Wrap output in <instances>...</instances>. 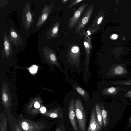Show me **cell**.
I'll return each instance as SVG.
<instances>
[{
  "mask_svg": "<svg viewBox=\"0 0 131 131\" xmlns=\"http://www.w3.org/2000/svg\"><path fill=\"white\" fill-rule=\"evenodd\" d=\"M16 10L20 29L23 35L27 39L31 33L34 24V13L31 12L30 2H27Z\"/></svg>",
  "mask_w": 131,
  "mask_h": 131,
  "instance_id": "obj_1",
  "label": "cell"
},
{
  "mask_svg": "<svg viewBox=\"0 0 131 131\" xmlns=\"http://www.w3.org/2000/svg\"><path fill=\"white\" fill-rule=\"evenodd\" d=\"M54 3L48 4H41V8L39 12H35L34 16L33 25L31 33L38 31L44 27L48 20V17L54 7Z\"/></svg>",
  "mask_w": 131,
  "mask_h": 131,
  "instance_id": "obj_2",
  "label": "cell"
},
{
  "mask_svg": "<svg viewBox=\"0 0 131 131\" xmlns=\"http://www.w3.org/2000/svg\"><path fill=\"white\" fill-rule=\"evenodd\" d=\"M5 25L4 31L8 34L7 35L13 45L16 48L25 46L26 38L16 28L13 21L8 20Z\"/></svg>",
  "mask_w": 131,
  "mask_h": 131,
  "instance_id": "obj_3",
  "label": "cell"
},
{
  "mask_svg": "<svg viewBox=\"0 0 131 131\" xmlns=\"http://www.w3.org/2000/svg\"><path fill=\"white\" fill-rule=\"evenodd\" d=\"M94 6V3L90 5L74 27V32L76 34L79 33L80 38H82L85 34L86 31L85 27L89 21L93 11Z\"/></svg>",
  "mask_w": 131,
  "mask_h": 131,
  "instance_id": "obj_4",
  "label": "cell"
},
{
  "mask_svg": "<svg viewBox=\"0 0 131 131\" xmlns=\"http://www.w3.org/2000/svg\"><path fill=\"white\" fill-rule=\"evenodd\" d=\"M75 110L79 131H85V112L82 102L80 99H77L75 101Z\"/></svg>",
  "mask_w": 131,
  "mask_h": 131,
  "instance_id": "obj_5",
  "label": "cell"
},
{
  "mask_svg": "<svg viewBox=\"0 0 131 131\" xmlns=\"http://www.w3.org/2000/svg\"><path fill=\"white\" fill-rule=\"evenodd\" d=\"M18 126L24 131H41L46 125L41 122H35L23 119L18 123Z\"/></svg>",
  "mask_w": 131,
  "mask_h": 131,
  "instance_id": "obj_6",
  "label": "cell"
},
{
  "mask_svg": "<svg viewBox=\"0 0 131 131\" xmlns=\"http://www.w3.org/2000/svg\"><path fill=\"white\" fill-rule=\"evenodd\" d=\"M89 4L88 3L82 4L77 9L74 10L72 16L68 20V27L69 29H72L74 27Z\"/></svg>",
  "mask_w": 131,
  "mask_h": 131,
  "instance_id": "obj_7",
  "label": "cell"
},
{
  "mask_svg": "<svg viewBox=\"0 0 131 131\" xmlns=\"http://www.w3.org/2000/svg\"><path fill=\"white\" fill-rule=\"evenodd\" d=\"M80 49L77 43L70 45L67 50V59L71 62L76 63L80 61Z\"/></svg>",
  "mask_w": 131,
  "mask_h": 131,
  "instance_id": "obj_8",
  "label": "cell"
},
{
  "mask_svg": "<svg viewBox=\"0 0 131 131\" xmlns=\"http://www.w3.org/2000/svg\"><path fill=\"white\" fill-rule=\"evenodd\" d=\"M74 99L72 98L69 104L68 110V116L69 119L74 131H79L76 120V118L75 110Z\"/></svg>",
  "mask_w": 131,
  "mask_h": 131,
  "instance_id": "obj_9",
  "label": "cell"
},
{
  "mask_svg": "<svg viewBox=\"0 0 131 131\" xmlns=\"http://www.w3.org/2000/svg\"><path fill=\"white\" fill-rule=\"evenodd\" d=\"M102 129V127L98 122L94 106L91 111L90 123L87 131H100Z\"/></svg>",
  "mask_w": 131,
  "mask_h": 131,
  "instance_id": "obj_10",
  "label": "cell"
},
{
  "mask_svg": "<svg viewBox=\"0 0 131 131\" xmlns=\"http://www.w3.org/2000/svg\"><path fill=\"white\" fill-rule=\"evenodd\" d=\"M13 46L8 36L4 31L3 52L6 57H8L12 53Z\"/></svg>",
  "mask_w": 131,
  "mask_h": 131,
  "instance_id": "obj_11",
  "label": "cell"
},
{
  "mask_svg": "<svg viewBox=\"0 0 131 131\" xmlns=\"http://www.w3.org/2000/svg\"><path fill=\"white\" fill-rule=\"evenodd\" d=\"M45 116L51 118H60L63 119V114L62 110L59 108L52 110L43 114Z\"/></svg>",
  "mask_w": 131,
  "mask_h": 131,
  "instance_id": "obj_12",
  "label": "cell"
},
{
  "mask_svg": "<svg viewBox=\"0 0 131 131\" xmlns=\"http://www.w3.org/2000/svg\"><path fill=\"white\" fill-rule=\"evenodd\" d=\"M83 44L85 48L86 54V65L85 68L86 73L88 72L90 61L91 51L92 49V46H91L87 41L84 40Z\"/></svg>",
  "mask_w": 131,
  "mask_h": 131,
  "instance_id": "obj_13",
  "label": "cell"
},
{
  "mask_svg": "<svg viewBox=\"0 0 131 131\" xmlns=\"http://www.w3.org/2000/svg\"><path fill=\"white\" fill-rule=\"evenodd\" d=\"M101 9L95 18L93 23L90 26L92 28L98 30L99 26L101 23L103 19V16L102 14Z\"/></svg>",
  "mask_w": 131,
  "mask_h": 131,
  "instance_id": "obj_14",
  "label": "cell"
},
{
  "mask_svg": "<svg viewBox=\"0 0 131 131\" xmlns=\"http://www.w3.org/2000/svg\"><path fill=\"white\" fill-rule=\"evenodd\" d=\"M98 30L92 28L90 26L87 28L84 39V40L88 42L91 46H92L91 40V36Z\"/></svg>",
  "mask_w": 131,
  "mask_h": 131,
  "instance_id": "obj_15",
  "label": "cell"
},
{
  "mask_svg": "<svg viewBox=\"0 0 131 131\" xmlns=\"http://www.w3.org/2000/svg\"><path fill=\"white\" fill-rule=\"evenodd\" d=\"M95 110L97 119L99 124L102 127L103 126V119L102 111L99 105L97 103L95 104Z\"/></svg>",
  "mask_w": 131,
  "mask_h": 131,
  "instance_id": "obj_16",
  "label": "cell"
},
{
  "mask_svg": "<svg viewBox=\"0 0 131 131\" xmlns=\"http://www.w3.org/2000/svg\"><path fill=\"white\" fill-rule=\"evenodd\" d=\"M0 131H7V124L6 117L5 115L1 114L0 120Z\"/></svg>",
  "mask_w": 131,
  "mask_h": 131,
  "instance_id": "obj_17",
  "label": "cell"
},
{
  "mask_svg": "<svg viewBox=\"0 0 131 131\" xmlns=\"http://www.w3.org/2000/svg\"><path fill=\"white\" fill-rule=\"evenodd\" d=\"M101 111L103 122L104 125L105 127H106L107 124V113L105 109L104 106L102 105L101 107Z\"/></svg>",
  "mask_w": 131,
  "mask_h": 131,
  "instance_id": "obj_18",
  "label": "cell"
},
{
  "mask_svg": "<svg viewBox=\"0 0 131 131\" xmlns=\"http://www.w3.org/2000/svg\"><path fill=\"white\" fill-rule=\"evenodd\" d=\"M118 90L117 88L111 87L104 89L103 93L106 94L112 95L117 92Z\"/></svg>",
  "mask_w": 131,
  "mask_h": 131,
  "instance_id": "obj_19",
  "label": "cell"
},
{
  "mask_svg": "<svg viewBox=\"0 0 131 131\" xmlns=\"http://www.w3.org/2000/svg\"><path fill=\"white\" fill-rule=\"evenodd\" d=\"M75 89L77 92L84 97L86 98L89 97V95L86 92L81 88L77 86L75 88Z\"/></svg>",
  "mask_w": 131,
  "mask_h": 131,
  "instance_id": "obj_20",
  "label": "cell"
},
{
  "mask_svg": "<svg viewBox=\"0 0 131 131\" xmlns=\"http://www.w3.org/2000/svg\"><path fill=\"white\" fill-rule=\"evenodd\" d=\"M114 70V73L117 75L122 74L124 72V69L123 67L121 66L116 67Z\"/></svg>",
  "mask_w": 131,
  "mask_h": 131,
  "instance_id": "obj_21",
  "label": "cell"
},
{
  "mask_svg": "<svg viewBox=\"0 0 131 131\" xmlns=\"http://www.w3.org/2000/svg\"><path fill=\"white\" fill-rule=\"evenodd\" d=\"M84 1V0H72L69 4L68 8L69 9L71 8L74 5Z\"/></svg>",
  "mask_w": 131,
  "mask_h": 131,
  "instance_id": "obj_22",
  "label": "cell"
},
{
  "mask_svg": "<svg viewBox=\"0 0 131 131\" xmlns=\"http://www.w3.org/2000/svg\"><path fill=\"white\" fill-rule=\"evenodd\" d=\"M114 83L115 84H119L123 85H131V80L115 82H114Z\"/></svg>",
  "mask_w": 131,
  "mask_h": 131,
  "instance_id": "obj_23",
  "label": "cell"
},
{
  "mask_svg": "<svg viewBox=\"0 0 131 131\" xmlns=\"http://www.w3.org/2000/svg\"><path fill=\"white\" fill-rule=\"evenodd\" d=\"M37 67L36 65H34L30 68V71L31 73H34L37 71Z\"/></svg>",
  "mask_w": 131,
  "mask_h": 131,
  "instance_id": "obj_24",
  "label": "cell"
},
{
  "mask_svg": "<svg viewBox=\"0 0 131 131\" xmlns=\"http://www.w3.org/2000/svg\"><path fill=\"white\" fill-rule=\"evenodd\" d=\"M2 99L4 102H6L8 100V97L6 93H4L2 95Z\"/></svg>",
  "mask_w": 131,
  "mask_h": 131,
  "instance_id": "obj_25",
  "label": "cell"
},
{
  "mask_svg": "<svg viewBox=\"0 0 131 131\" xmlns=\"http://www.w3.org/2000/svg\"><path fill=\"white\" fill-rule=\"evenodd\" d=\"M55 131H65L63 125L62 124L60 126L57 128Z\"/></svg>",
  "mask_w": 131,
  "mask_h": 131,
  "instance_id": "obj_26",
  "label": "cell"
},
{
  "mask_svg": "<svg viewBox=\"0 0 131 131\" xmlns=\"http://www.w3.org/2000/svg\"><path fill=\"white\" fill-rule=\"evenodd\" d=\"M125 97L131 99V90L127 92L125 94Z\"/></svg>",
  "mask_w": 131,
  "mask_h": 131,
  "instance_id": "obj_27",
  "label": "cell"
},
{
  "mask_svg": "<svg viewBox=\"0 0 131 131\" xmlns=\"http://www.w3.org/2000/svg\"><path fill=\"white\" fill-rule=\"evenodd\" d=\"M34 106L35 108L37 109L39 108L40 107L39 104L37 102H36L35 103Z\"/></svg>",
  "mask_w": 131,
  "mask_h": 131,
  "instance_id": "obj_28",
  "label": "cell"
},
{
  "mask_svg": "<svg viewBox=\"0 0 131 131\" xmlns=\"http://www.w3.org/2000/svg\"><path fill=\"white\" fill-rule=\"evenodd\" d=\"M15 131H21L20 129V128L18 125H16L15 126Z\"/></svg>",
  "mask_w": 131,
  "mask_h": 131,
  "instance_id": "obj_29",
  "label": "cell"
},
{
  "mask_svg": "<svg viewBox=\"0 0 131 131\" xmlns=\"http://www.w3.org/2000/svg\"><path fill=\"white\" fill-rule=\"evenodd\" d=\"M69 0H61V1L63 4H65L67 3L69 1Z\"/></svg>",
  "mask_w": 131,
  "mask_h": 131,
  "instance_id": "obj_30",
  "label": "cell"
},
{
  "mask_svg": "<svg viewBox=\"0 0 131 131\" xmlns=\"http://www.w3.org/2000/svg\"><path fill=\"white\" fill-rule=\"evenodd\" d=\"M117 36L116 34H114L112 36V37L114 39H116L117 38Z\"/></svg>",
  "mask_w": 131,
  "mask_h": 131,
  "instance_id": "obj_31",
  "label": "cell"
},
{
  "mask_svg": "<svg viewBox=\"0 0 131 131\" xmlns=\"http://www.w3.org/2000/svg\"><path fill=\"white\" fill-rule=\"evenodd\" d=\"M130 124L131 125V116L130 118Z\"/></svg>",
  "mask_w": 131,
  "mask_h": 131,
  "instance_id": "obj_32",
  "label": "cell"
}]
</instances>
